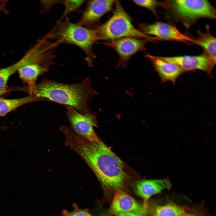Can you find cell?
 Listing matches in <instances>:
<instances>
[{
  "label": "cell",
  "instance_id": "603a6c76",
  "mask_svg": "<svg viewBox=\"0 0 216 216\" xmlns=\"http://www.w3.org/2000/svg\"><path fill=\"white\" fill-rule=\"evenodd\" d=\"M7 2V1L6 0H0V11L6 14L8 12L5 7Z\"/></svg>",
  "mask_w": 216,
  "mask_h": 216
},
{
  "label": "cell",
  "instance_id": "8992f818",
  "mask_svg": "<svg viewBox=\"0 0 216 216\" xmlns=\"http://www.w3.org/2000/svg\"><path fill=\"white\" fill-rule=\"evenodd\" d=\"M66 113L71 127L76 134L90 142L101 141L94 129V127L97 126L94 113L82 114L70 106L67 107Z\"/></svg>",
  "mask_w": 216,
  "mask_h": 216
},
{
  "label": "cell",
  "instance_id": "52a82bcc",
  "mask_svg": "<svg viewBox=\"0 0 216 216\" xmlns=\"http://www.w3.org/2000/svg\"><path fill=\"white\" fill-rule=\"evenodd\" d=\"M146 40L132 37H125L107 41L104 44L114 49L119 58L116 68L125 67L130 58L136 53L144 51Z\"/></svg>",
  "mask_w": 216,
  "mask_h": 216
},
{
  "label": "cell",
  "instance_id": "7402d4cb",
  "mask_svg": "<svg viewBox=\"0 0 216 216\" xmlns=\"http://www.w3.org/2000/svg\"><path fill=\"white\" fill-rule=\"evenodd\" d=\"M144 214L136 212H128L119 214L115 216H144Z\"/></svg>",
  "mask_w": 216,
  "mask_h": 216
},
{
  "label": "cell",
  "instance_id": "7c38bea8",
  "mask_svg": "<svg viewBox=\"0 0 216 216\" xmlns=\"http://www.w3.org/2000/svg\"><path fill=\"white\" fill-rule=\"evenodd\" d=\"M171 186V183L168 178L144 179L137 182L136 189L137 195L143 199V207L146 210L148 201L151 196L164 190L170 189Z\"/></svg>",
  "mask_w": 216,
  "mask_h": 216
},
{
  "label": "cell",
  "instance_id": "e0dca14e",
  "mask_svg": "<svg viewBox=\"0 0 216 216\" xmlns=\"http://www.w3.org/2000/svg\"><path fill=\"white\" fill-rule=\"evenodd\" d=\"M20 67V64L16 62L8 67L0 69V96L10 91V89L7 86L8 80Z\"/></svg>",
  "mask_w": 216,
  "mask_h": 216
},
{
  "label": "cell",
  "instance_id": "5bb4252c",
  "mask_svg": "<svg viewBox=\"0 0 216 216\" xmlns=\"http://www.w3.org/2000/svg\"><path fill=\"white\" fill-rule=\"evenodd\" d=\"M50 67L39 64H31L20 68L17 71L22 81L28 85L29 88H33L39 76L43 75L50 69Z\"/></svg>",
  "mask_w": 216,
  "mask_h": 216
},
{
  "label": "cell",
  "instance_id": "7a4b0ae2",
  "mask_svg": "<svg viewBox=\"0 0 216 216\" xmlns=\"http://www.w3.org/2000/svg\"><path fill=\"white\" fill-rule=\"evenodd\" d=\"M24 91L44 100H50L70 106L82 114L94 113L90 102L97 92L88 78L80 83L68 84L45 79L34 87L24 88Z\"/></svg>",
  "mask_w": 216,
  "mask_h": 216
},
{
  "label": "cell",
  "instance_id": "30bf717a",
  "mask_svg": "<svg viewBox=\"0 0 216 216\" xmlns=\"http://www.w3.org/2000/svg\"><path fill=\"white\" fill-rule=\"evenodd\" d=\"M115 0L88 1L86 9L77 23L83 27L94 28L99 25L101 18L112 9Z\"/></svg>",
  "mask_w": 216,
  "mask_h": 216
},
{
  "label": "cell",
  "instance_id": "9a60e30c",
  "mask_svg": "<svg viewBox=\"0 0 216 216\" xmlns=\"http://www.w3.org/2000/svg\"><path fill=\"white\" fill-rule=\"evenodd\" d=\"M197 31L199 36L196 39H195V44L202 48L204 52L216 64V38L210 33L208 26H206L205 32H202L200 30Z\"/></svg>",
  "mask_w": 216,
  "mask_h": 216
},
{
  "label": "cell",
  "instance_id": "44dd1931",
  "mask_svg": "<svg viewBox=\"0 0 216 216\" xmlns=\"http://www.w3.org/2000/svg\"><path fill=\"white\" fill-rule=\"evenodd\" d=\"M73 206L74 209L70 212L63 209L61 216H92L87 208H81L75 203L73 204Z\"/></svg>",
  "mask_w": 216,
  "mask_h": 216
},
{
  "label": "cell",
  "instance_id": "5b68a950",
  "mask_svg": "<svg viewBox=\"0 0 216 216\" xmlns=\"http://www.w3.org/2000/svg\"><path fill=\"white\" fill-rule=\"evenodd\" d=\"M166 9L188 26L201 18L215 19L216 10L206 0L166 1Z\"/></svg>",
  "mask_w": 216,
  "mask_h": 216
},
{
  "label": "cell",
  "instance_id": "3957f363",
  "mask_svg": "<svg viewBox=\"0 0 216 216\" xmlns=\"http://www.w3.org/2000/svg\"><path fill=\"white\" fill-rule=\"evenodd\" d=\"M46 37L48 39H55L58 45L61 43H67L78 46L85 53L88 66H93L96 56L92 46L96 41L99 40L95 28L83 27L77 23L71 22L67 19L63 21H59Z\"/></svg>",
  "mask_w": 216,
  "mask_h": 216
},
{
  "label": "cell",
  "instance_id": "6da1fadb",
  "mask_svg": "<svg viewBox=\"0 0 216 216\" xmlns=\"http://www.w3.org/2000/svg\"><path fill=\"white\" fill-rule=\"evenodd\" d=\"M61 131L65 145L78 154L93 171L103 187L115 190L124 187L128 178L123 161L101 141H89L66 126Z\"/></svg>",
  "mask_w": 216,
  "mask_h": 216
},
{
  "label": "cell",
  "instance_id": "9c48e42d",
  "mask_svg": "<svg viewBox=\"0 0 216 216\" xmlns=\"http://www.w3.org/2000/svg\"><path fill=\"white\" fill-rule=\"evenodd\" d=\"M164 61L175 64L186 72L199 70L211 74L216 64L205 53L198 56L185 55L172 57L157 56Z\"/></svg>",
  "mask_w": 216,
  "mask_h": 216
},
{
  "label": "cell",
  "instance_id": "4fadbf2b",
  "mask_svg": "<svg viewBox=\"0 0 216 216\" xmlns=\"http://www.w3.org/2000/svg\"><path fill=\"white\" fill-rule=\"evenodd\" d=\"M145 57L148 58L152 62L162 82L170 81L175 84L178 78L186 72L178 66L163 61L157 56L146 54Z\"/></svg>",
  "mask_w": 216,
  "mask_h": 216
},
{
  "label": "cell",
  "instance_id": "ac0fdd59",
  "mask_svg": "<svg viewBox=\"0 0 216 216\" xmlns=\"http://www.w3.org/2000/svg\"><path fill=\"white\" fill-rule=\"evenodd\" d=\"M184 209L175 204L168 203L163 206H158L154 209V216H182Z\"/></svg>",
  "mask_w": 216,
  "mask_h": 216
},
{
  "label": "cell",
  "instance_id": "8fae6325",
  "mask_svg": "<svg viewBox=\"0 0 216 216\" xmlns=\"http://www.w3.org/2000/svg\"><path fill=\"white\" fill-rule=\"evenodd\" d=\"M128 212H136L145 214L146 210L132 197L121 190H116L106 214L108 216H115Z\"/></svg>",
  "mask_w": 216,
  "mask_h": 216
},
{
  "label": "cell",
  "instance_id": "cb8c5ba5",
  "mask_svg": "<svg viewBox=\"0 0 216 216\" xmlns=\"http://www.w3.org/2000/svg\"><path fill=\"white\" fill-rule=\"evenodd\" d=\"M182 216H196L195 215L189 214H184Z\"/></svg>",
  "mask_w": 216,
  "mask_h": 216
},
{
  "label": "cell",
  "instance_id": "277c9868",
  "mask_svg": "<svg viewBox=\"0 0 216 216\" xmlns=\"http://www.w3.org/2000/svg\"><path fill=\"white\" fill-rule=\"evenodd\" d=\"M113 15L105 23L94 28L99 40L109 41L125 37H132L155 42V37L146 35L135 27L133 19L125 10L119 1L115 0Z\"/></svg>",
  "mask_w": 216,
  "mask_h": 216
},
{
  "label": "cell",
  "instance_id": "ffe728a7",
  "mask_svg": "<svg viewBox=\"0 0 216 216\" xmlns=\"http://www.w3.org/2000/svg\"><path fill=\"white\" fill-rule=\"evenodd\" d=\"M84 0H65L62 1L64 5V10L61 19L62 20L67 15L71 12L77 10L84 3Z\"/></svg>",
  "mask_w": 216,
  "mask_h": 216
},
{
  "label": "cell",
  "instance_id": "2e32d148",
  "mask_svg": "<svg viewBox=\"0 0 216 216\" xmlns=\"http://www.w3.org/2000/svg\"><path fill=\"white\" fill-rule=\"evenodd\" d=\"M40 100H43L42 99L32 94L17 99L0 98V116H4L8 113L23 105Z\"/></svg>",
  "mask_w": 216,
  "mask_h": 216
},
{
  "label": "cell",
  "instance_id": "d6986e66",
  "mask_svg": "<svg viewBox=\"0 0 216 216\" xmlns=\"http://www.w3.org/2000/svg\"><path fill=\"white\" fill-rule=\"evenodd\" d=\"M133 2L136 5L151 10L154 14L158 17L156 11V8L159 7L166 8V2H161L154 0H133Z\"/></svg>",
  "mask_w": 216,
  "mask_h": 216
},
{
  "label": "cell",
  "instance_id": "ba28073f",
  "mask_svg": "<svg viewBox=\"0 0 216 216\" xmlns=\"http://www.w3.org/2000/svg\"><path fill=\"white\" fill-rule=\"evenodd\" d=\"M138 30L147 35L155 36L159 40H176L196 43L195 39L182 34L175 26L161 22L152 24L141 23L139 25Z\"/></svg>",
  "mask_w": 216,
  "mask_h": 216
}]
</instances>
